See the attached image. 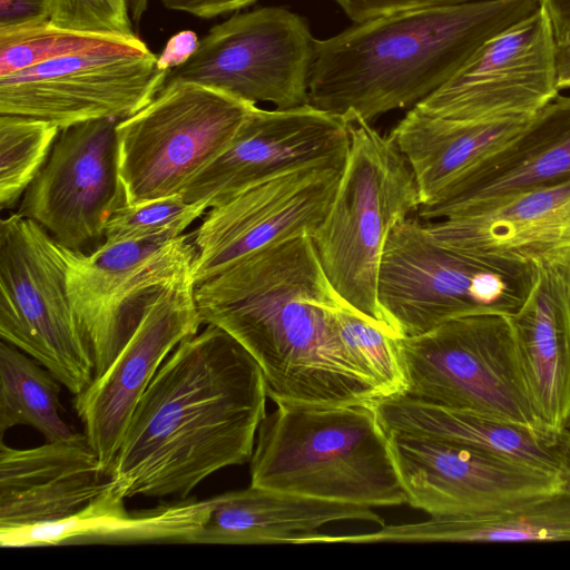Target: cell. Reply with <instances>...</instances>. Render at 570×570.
<instances>
[{"instance_id":"6da1fadb","label":"cell","mask_w":570,"mask_h":570,"mask_svg":"<svg viewBox=\"0 0 570 570\" xmlns=\"http://www.w3.org/2000/svg\"><path fill=\"white\" fill-rule=\"evenodd\" d=\"M267 389L253 356L218 326L181 341L141 396L109 484L124 498H186L220 469L250 461Z\"/></svg>"},{"instance_id":"7a4b0ae2","label":"cell","mask_w":570,"mask_h":570,"mask_svg":"<svg viewBox=\"0 0 570 570\" xmlns=\"http://www.w3.org/2000/svg\"><path fill=\"white\" fill-rule=\"evenodd\" d=\"M202 323L220 327L259 365L277 403H375L338 335L333 308L342 301L326 277L312 236L258 250L199 284Z\"/></svg>"},{"instance_id":"3957f363","label":"cell","mask_w":570,"mask_h":570,"mask_svg":"<svg viewBox=\"0 0 570 570\" xmlns=\"http://www.w3.org/2000/svg\"><path fill=\"white\" fill-rule=\"evenodd\" d=\"M539 8V0H482L354 23L316 40L308 102L368 124L389 111L413 108L484 41Z\"/></svg>"},{"instance_id":"277c9868","label":"cell","mask_w":570,"mask_h":570,"mask_svg":"<svg viewBox=\"0 0 570 570\" xmlns=\"http://www.w3.org/2000/svg\"><path fill=\"white\" fill-rule=\"evenodd\" d=\"M250 485L371 508L406 503L374 403H277L257 431Z\"/></svg>"},{"instance_id":"5b68a950","label":"cell","mask_w":570,"mask_h":570,"mask_svg":"<svg viewBox=\"0 0 570 570\" xmlns=\"http://www.w3.org/2000/svg\"><path fill=\"white\" fill-rule=\"evenodd\" d=\"M343 118L351 136L347 157L328 212L312 239L338 296L395 335L379 304V273L392 227L421 206L420 189L391 135H381L356 116Z\"/></svg>"},{"instance_id":"8992f818","label":"cell","mask_w":570,"mask_h":570,"mask_svg":"<svg viewBox=\"0 0 570 570\" xmlns=\"http://www.w3.org/2000/svg\"><path fill=\"white\" fill-rule=\"evenodd\" d=\"M534 277V264L449 248L409 216L386 239L377 299L395 335L410 337L463 316H509L525 301Z\"/></svg>"},{"instance_id":"52a82bcc","label":"cell","mask_w":570,"mask_h":570,"mask_svg":"<svg viewBox=\"0 0 570 570\" xmlns=\"http://www.w3.org/2000/svg\"><path fill=\"white\" fill-rule=\"evenodd\" d=\"M397 348L403 395L556 435L535 413L508 315L454 318L421 335L397 337Z\"/></svg>"},{"instance_id":"ba28073f","label":"cell","mask_w":570,"mask_h":570,"mask_svg":"<svg viewBox=\"0 0 570 570\" xmlns=\"http://www.w3.org/2000/svg\"><path fill=\"white\" fill-rule=\"evenodd\" d=\"M256 104L194 82L164 85L117 125L125 205L181 195L233 144Z\"/></svg>"},{"instance_id":"9c48e42d","label":"cell","mask_w":570,"mask_h":570,"mask_svg":"<svg viewBox=\"0 0 570 570\" xmlns=\"http://www.w3.org/2000/svg\"><path fill=\"white\" fill-rule=\"evenodd\" d=\"M68 247L18 213L0 223V336L46 367L69 392L95 377L91 350L68 292Z\"/></svg>"},{"instance_id":"30bf717a","label":"cell","mask_w":570,"mask_h":570,"mask_svg":"<svg viewBox=\"0 0 570 570\" xmlns=\"http://www.w3.org/2000/svg\"><path fill=\"white\" fill-rule=\"evenodd\" d=\"M316 40L306 19L285 8L236 13L214 26L164 85L194 82L281 109L307 105Z\"/></svg>"},{"instance_id":"8fae6325","label":"cell","mask_w":570,"mask_h":570,"mask_svg":"<svg viewBox=\"0 0 570 570\" xmlns=\"http://www.w3.org/2000/svg\"><path fill=\"white\" fill-rule=\"evenodd\" d=\"M195 257L194 238L185 234L105 242L89 254L68 248L70 304L95 376L109 366L157 294L191 273Z\"/></svg>"},{"instance_id":"7c38bea8","label":"cell","mask_w":570,"mask_h":570,"mask_svg":"<svg viewBox=\"0 0 570 570\" xmlns=\"http://www.w3.org/2000/svg\"><path fill=\"white\" fill-rule=\"evenodd\" d=\"M157 59L150 50H97L0 76V115L38 118L60 129L125 119L161 90L169 72Z\"/></svg>"},{"instance_id":"4fadbf2b","label":"cell","mask_w":570,"mask_h":570,"mask_svg":"<svg viewBox=\"0 0 570 570\" xmlns=\"http://www.w3.org/2000/svg\"><path fill=\"white\" fill-rule=\"evenodd\" d=\"M557 52L549 14L540 6L484 41L415 108L464 122L531 118L558 96Z\"/></svg>"},{"instance_id":"5bb4252c","label":"cell","mask_w":570,"mask_h":570,"mask_svg":"<svg viewBox=\"0 0 570 570\" xmlns=\"http://www.w3.org/2000/svg\"><path fill=\"white\" fill-rule=\"evenodd\" d=\"M386 432L406 503L431 517L490 513L561 490L559 474L498 453Z\"/></svg>"},{"instance_id":"9a60e30c","label":"cell","mask_w":570,"mask_h":570,"mask_svg":"<svg viewBox=\"0 0 570 570\" xmlns=\"http://www.w3.org/2000/svg\"><path fill=\"white\" fill-rule=\"evenodd\" d=\"M345 160L287 171L212 207L194 236L195 285L258 250L304 234L312 236L328 212Z\"/></svg>"},{"instance_id":"2e32d148","label":"cell","mask_w":570,"mask_h":570,"mask_svg":"<svg viewBox=\"0 0 570 570\" xmlns=\"http://www.w3.org/2000/svg\"><path fill=\"white\" fill-rule=\"evenodd\" d=\"M118 121L104 118L61 129L21 198L17 213L68 248L80 250L105 236L110 216L125 205Z\"/></svg>"},{"instance_id":"e0dca14e","label":"cell","mask_w":570,"mask_h":570,"mask_svg":"<svg viewBox=\"0 0 570 570\" xmlns=\"http://www.w3.org/2000/svg\"><path fill=\"white\" fill-rule=\"evenodd\" d=\"M191 273L165 286L109 366L75 397L91 449L109 476L131 416L157 371L203 324Z\"/></svg>"},{"instance_id":"ac0fdd59","label":"cell","mask_w":570,"mask_h":570,"mask_svg":"<svg viewBox=\"0 0 570 570\" xmlns=\"http://www.w3.org/2000/svg\"><path fill=\"white\" fill-rule=\"evenodd\" d=\"M347 121L312 105L272 110L255 106L230 147L183 190L208 208L287 171L347 157Z\"/></svg>"},{"instance_id":"d6986e66","label":"cell","mask_w":570,"mask_h":570,"mask_svg":"<svg viewBox=\"0 0 570 570\" xmlns=\"http://www.w3.org/2000/svg\"><path fill=\"white\" fill-rule=\"evenodd\" d=\"M569 179L570 96L558 95L513 137L420 206L417 214L435 220Z\"/></svg>"},{"instance_id":"ffe728a7","label":"cell","mask_w":570,"mask_h":570,"mask_svg":"<svg viewBox=\"0 0 570 570\" xmlns=\"http://www.w3.org/2000/svg\"><path fill=\"white\" fill-rule=\"evenodd\" d=\"M423 224L459 252L569 268L570 179Z\"/></svg>"},{"instance_id":"44dd1931","label":"cell","mask_w":570,"mask_h":570,"mask_svg":"<svg viewBox=\"0 0 570 570\" xmlns=\"http://www.w3.org/2000/svg\"><path fill=\"white\" fill-rule=\"evenodd\" d=\"M85 433L16 449L0 442V528L66 519L108 485Z\"/></svg>"},{"instance_id":"7402d4cb","label":"cell","mask_w":570,"mask_h":570,"mask_svg":"<svg viewBox=\"0 0 570 570\" xmlns=\"http://www.w3.org/2000/svg\"><path fill=\"white\" fill-rule=\"evenodd\" d=\"M535 413L559 435L570 420V278L560 265H535L533 285L509 315Z\"/></svg>"},{"instance_id":"603a6c76","label":"cell","mask_w":570,"mask_h":570,"mask_svg":"<svg viewBox=\"0 0 570 570\" xmlns=\"http://www.w3.org/2000/svg\"><path fill=\"white\" fill-rule=\"evenodd\" d=\"M125 499L108 482L98 497L66 519L0 528V544L2 548H30L87 543H194L210 509L208 500H183L148 510L128 511Z\"/></svg>"},{"instance_id":"cb8c5ba5","label":"cell","mask_w":570,"mask_h":570,"mask_svg":"<svg viewBox=\"0 0 570 570\" xmlns=\"http://www.w3.org/2000/svg\"><path fill=\"white\" fill-rule=\"evenodd\" d=\"M208 502V518L194 543L307 544L332 522L357 520L384 525L371 507L254 485L216 495Z\"/></svg>"},{"instance_id":"d4e9b609","label":"cell","mask_w":570,"mask_h":570,"mask_svg":"<svg viewBox=\"0 0 570 570\" xmlns=\"http://www.w3.org/2000/svg\"><path fill=\"white\" fill-rule=\"evenodd\" d=\"M374 405L386 431L490 451L560 475L559 435L403 394L382 397Z\"/></svg>"},{"instance_id":"484cf974","label":"cell","mask_w":570,"mask_h":570,"mask_svg":"<svg viewBox=\"0 0 570 570\" xmlns=\"http://www.w3.org/2000/svg\"><path fill=\"white\" fill-rule=\"evenodd\" d=\"M570 541V494L559 490L490 513L431 517L374 532L327 535V543Z\"/></svg>"},{"instance_id":"4316f807","label":"cell","mask_w":570,"mask_h":570,"mask_svg":"<svg viewBox=\"0 0 570 570\" xmlns=\"http://www.w3.org/2000/svg\"><path fill=\"white\" fill-rule=\"evenodd\" d=\"M528 119L464 122L413 107L390 135L414 173L422 206L458 175L513 137Z\"/></svg>"},{"instance_id":"83f0119b","label":"cell","mask_w":570,"mask_h":570,"mask_svg":"<svg viewBox=\"0 0 570 570\" xmlns=\"http://www.w3.org/2000/svg\"><path fill=\"white\" fill-rule=\"evenodd\" d=\"M62 385L46 367L16 346L0 343V432L17 425L39 431L48 442L67 441L76 432L60 415Z\"/></svg>"},{"instance_id":"f1b7e54d","label":"cell","mask_w":570,"mask_h":570,"mask_svg":"<svg viewBox=\"0 0 570 570\" xmlns=\"http://www.w3.org/2000/svg\"><path fill=\"white\" fill-rule=\"evenodd\" d=\"M97 50L149 49L136 35L69 30L47 21L0 33V76L11 75L52 59Z\"/></svg>"},{"instance_id":"f546056e","label":"cell","mask_w":570,"mask_h":570,"mask_svg":"<svg viewBox=\"0 0 570 570\" xmlns=\"http://www.w3.org/2000/svg\"><path fill=\"white\" fill-rule=\"evenodd\" d=\"M60 128L47 120L0 115V207L17 206L43 167Z\"/></svg>"},{"instance_id":"4dcf8cb0","label":"cell","mask_w":570,"mask_h":570,"mask_svg":"<svg viewBox=\"0 0 570 570\" xmlns=\"http://www.w3.org/2000/svg\"><path fill=\"white\" fill-rule=\"evenodd\" d=\"M338 335L363 375L382 397L402 394L405 376L397 348V337L372 323L343 299L333 308Z\"/></svg>"},{"instance_id":"1f68e13d","label":"cell","mask_w":570,"mask_h":570,"mask_svg":"<svg viewBox=\"0 0 570 570\" xmlns=\"http://www.w3.org/2000/svg\"><path fill=\"white\" fill-rule=\"evenodd\" d=\"M208 207L205 204L186 202L181 195L158 198L138 205H122L110 216L105 242L149 237H178Z\"/></svg>"},{"instance_id":"d6a6232c","label":"cell","mask_w":570,"mask_h":570,"mask_svg":"<svg viewBox=\"0 0 570 570\" xmlns=\"http://www.w3.org/2000/svg\"><path fill=\"white\" fill-rule=\"evenodd\" d=\"M49 21L69 30L136 35L127 0H52Z\"/></svg>"},{"instance_id":"836d02e7","label":"cell","mask_w":570,"mask_h":570,"mask_svg":"<svg viewBox=\"0 0 570 570\" xmlns=\"http://www.w3.org/2000/svg\"><path fill=\"white\" fill-rule=\"evenodd\" d=\"M474 1L482 0H335L354 23L402 11L454 6Z\"/></svg>"},{"instance_id":"e575fe53","label":"cell","mask_w":570,"mask_h":570,"mask_svg":"<svg viewBox=\"0 0 570 570\" xmlns=\"http://www.w3.org/2000/svg\"><path fill=\"white\" fill-rule=\"evenodd\" d=\"M52 0H0V33L50 20Z\"/></svg>"},{"instance_id":"d590c367","label":"cell","mask_w":570,"mask_h":570,"mask_svg":"<svg viewBox=\"0 0 570 570\" xmlns=\"http://www.w3.org/2000/svg\"><path fill=\"white\" fill-rule=\"evenodd\" d=\"M257 0H160L169 10L210 19L245 8Z\"/></svg>"},{"instance_id":"8d00e7d4","label":"cell","mask_w":570,"mask_h":570,"mask_svg":"<svg viewBox=\"0 0 570 570\" xmlns=\"http://www.w3.org/2000/svg\"><path fill=\"white\" fill-rule=\"evenodd\" d=\"M199 43L197 35L190 30H184L174 35L167 41L163 52L158 56L157 63L160 69L170 72L184 65L195 52Z\"/></svg>"},{"instance_id":"74e56055","label":"cell","mask_w":570,"mask_h":570,"mask_svg":"<svg viewBox=\"0 0 570 570\" xmlns=\"http://www.w3.org/2000/svg\"><path fill=\"white\" fill-rule=\"evenodd\" d=\"M550 18L558 48L570 49V0H539Z\"/></svg>"},{"instance_id":"f35d334b","label":"cell","mask_w":570,"mask_h":570,"mask_svg":"<svg viewBox=\"0 0 570 570\" xmlns=\"http://www.w3.org/2000/svg\"><path fill=\"white\" fill-rule=\"evenodd\" d=\"M560 454L561 490L570 494V431L563 430L558 436Z\"/></svg>"},{"instance_id":"ab89813d","label":"cell","mask_w":570,"mask_h":570,"mask_svg":"<svg viewBox=\"0 0 570 570\" xmlns=\"http://www.w3.org/2000/svg\"><path fill=\"white\" fill-rule=\"evenodd\" d=\"M557 65L559 90L570 88V49L558 48Z\"/></svg>"},{"instance_id":"60d3db41","label":"cell","mask_w":570,"mask_h":570,"mask_svg":"<svg viewBox=\"0 0 570 570\" xmlns=\"http://www.w3.org/2000/svg\"><path fill=\"white\" fill-rule=\"evenodd\" d=\"M148 0H131V9L135 21H139L140 17L147 9Z\"/></svg>"},{"instance_id":"b9f144b4","label":"cell","mask_w":570,"mask_h":570,"mask_svg":"<svg viewBox=\"0 0 570 570\" xmlns=\"http://www.w3.org/2000/svg\"><path fill=\"white\" fill-rule=\"evenodd\" d=\"M564 430H569L570 431V420H569V422H568V424H567Z\"/></svg>"},{"instance_id":"7bdbcfd3","label":"cell","mask_w":570,"mask_h":570,"mask_svg":"<svg viewBox=\"0 0 570 570\" xmlns=\"http://www.w3.org/2000/svg\"><path fill=\"white\" fill-rule=\"evenodd\" d=\"M566 268V267H564ZM567 272H568V275H569V278H570V267L569 268H566Z\"/></svg>"}]
</instances>
